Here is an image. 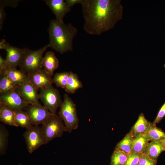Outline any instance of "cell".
Segmentation results:
<instances>
[{
    "instance_id": "1",
    "label": "cell",
    "mask_w": 165,
    "mask_h": 165,
    "mask_svg": "<svg viewBox=\"0 0 165 165\" xmlns=\"http://www.w3.org/2000/svg\"><path fill=\"white\" fill-rule=\"evenodd\" d=\"M84 20V31L100 35L112 29L123 18L120 0H82L81 4Z\"/></svg>"
},
{
    "instance_id": "2",
    "label": "cell",
    "mask_w": 165,
    "mask_h": 165,
    "mask_svg": "<svg viewBox=\"0 0 165 165\" xmlns=\"http://www.w3.org/2000/svg\"><path fill=\"white\" fill-rule=\"evenodd\" d=\"M48 31L50 47L61 54L73 50V41L78 30L71 23L65 24L63 21L53 19Z\"/></svg>"
},
{
    "instance_id": "3",
    "label": "cell",
    "mask_w": 165,
    "mask_h": 165,
    "mask_svg": "<svg viewBox=\"0 0 165 165\" xmlns=\"http://www.w3.org/2000/svg\"><path fill=\"white\" fill-rule=\"evenodd\" d=\"M58 116L63 121L65 127V132L71 133L79 127L75 104L67 94L64 95V100L60 107Z\"/></svg>"
},
{
    "instance_id": "4",
    "label": "cell",
    "mask_w": 165,
    "mask_h": 165,
    "mask_svg": "<svg viewBox=\"0 0 165 165\" xmlns=\"http://www.w3.org/2000/svg\"><path fill=\"white\" fill-rule=\"evenodd\" d=\"M49 47L48 44L36 50L26 48L25 53L19 66L20 70L28 74L42 69L43 55Z\"/></svg>"
},
{
    "instance_id": "5",
    "label": "cell",
    "mask_w": 165,
    "mask_h": 165,
    "mask_svg": "<svg viewBox=\"0 0 165 165\" xmlns=\"http://www.w3.org/2000/svg\"><path fill=\"white\" fill-rule=\"evenodd\" d=\"M41 127L47 144L55 138L61 137L65 132L63 121L56 114H53Z\"/></svg>"
},
{
    "instance_id": "6",
    "label": "cell",
    "mask_w": 165,
    "mask_h": 165,
    "mask_svg": "<svg viewBox=\"0 0 165 165\" xmlns=\"http://www.w3.org/2000/svg\"><path fill=\"white\" fill-rule=\"evenodd\" d=\"M39 97L44 106L53 114L63 102L59 91L52 85L41 89Z\"/></svg>"
},
{
    "instance_id": "7",
    "label": "cell",
    "mask_w": 165,
    "mask_h": 165,
    "mask_svg": "<svg viewBox=\"0 0 165 165\" xmlns=\"http://www.w3.org/2000/svg\"><path fill=\"white\" fill-rule=\"evenodd\" d=\"M28 152L31 153L41 145L46 144L41 127L33 126L24 134Z\"/></svg>"
},
{
    "instance_id": "8",
    "label": "cell",
    "mask_w": 165,
    "mask_h": 165,
    "mask_svg": "<svg viewBox=\"0 0 165 165\" xmlns=\"http://www.w3.org/2000/svg\"><path fill=\"white\" fill-rule=\"evenodd\" d=\"M26 111L30 121L33 126L42 125L53 114L41 105H29Z\"/></svg>"
},
{
    "instance_id": "9",
    "label": "cell",
    "mask_w": 165,
    "mask_h": 165,
    "mask_svg": "<svg viewBox=\"0 0 165 165\" xmlns=\"http://www.w3.org/2000/svg\"><path fill=\"white\" fill-rule=\"evenodd\" d=\"M0 103L7 105L15 112L26 110L29 105L22 99L17 89L7 93L0 94Z\"/></svg>"
},
{
    "instance_id": "10",
    "label": "cell",
    "mask_w": 165,
    "mask_h": 165,
    "mask_svg": "<svg viewBox=\"0 0 165 165\" xmlns=\"http://www.w3.org/2000/svg\"><path fill=\"white\" fill-rule=\"evenodd\" d=\"M22 99L29 105H41L38 90L28 80L19 85L17 88Z\"/></svg>"
},
{
    "instance_id": "11",
    "label": "cell",
    "mask_w": 165,
    "mask_h": 165,
    "mask_svg": "<svg viewBox=\"0 0 165 165\" xmlns=\"http://www.w3.org/2000/svg\"><path fill=\"white\" fill-rule=\"evenodd\" d=\"M28 80L38 90L52 85L51 76L43 69L27 74Z\"/></svg>"
},
{
    "instance_id": "12",
    "label": "cell",
    "mask_w": 165,
    "mask_h": 165,
    "mask_svg": "<svg viewBox=\"0 0 165 165\" xmlns=\"http://www.w3.org/2000/svg\"><path fill=\"white\" fill-rule=\"evenodd\" d=\"M5 50L6 52L5 59L7 63L10 67L16 68L21 62L26 48L20 49L6 43Z\"/></svg>"
},
{
    "instance_id": "13",
    "label": "cell",
    "mask_w": 165,
    "mask_h": 165,
    "mask_svg": "<svg viewBox=\"0 0 165 165\" xmlns=\"http://www.w3.org/2000/svg\"><path fill=\"white\" fill-rule=\"evenodd\" d=\"M45 2L55 15L56 19L59 21H63L64 16L71 9L65 0H47Z\"/></svg>"
},
{
    "instance_id": "14",
    "label": "cell",
    "mask_w": 165,
    "mask_h": 165,
    "mask_svg": "<svg viewBox=\"0 0 165 165\" xmlns=\"http://www.w3.org/2000/svg\"><path fill=\"white\" fill-rule=\"evenodd\" d=\"M59 60L52 51L47 52L43 57L42 65L45 71L51 76L59 66Z\"/></svg>"
},
{
    "instance_id": "15",
    "label": "cell",
    "mask_w": 165,
    "mask_h": 165,
    "mask_svg": "<svg viewBox=\"0 0 165 165\" xmlns=\"http://www.w3.org/2000/svg\"><path fill=\"white\" fill-rule=\"evenodd\" d=\"M0 74H4L13 82L18 85L28 80L27 74L16 68L8 67L0 72Z\"/></svg>"
},
{
    "instance_id": "16",
    "label": "cell",
    "mask_w": 165,
    "mask_h": 165,
    "mask_svg": "<svg viewBox=\"0 0 165 165\" xmlns=\"http://www.w3.org/2000/svg\"><path fill=\"white\" fill-rule=\"evenodd\" d=\"M151 123L145 118L143 113H141L137 120L130 130L133 137L145 134Z\"/></svg>"
},
{
    "instance_id": "17",
    "label": "cell",
    "mask_w": 165,
    "mask_h": 165,
    "mask_svg": "<svg viewBox=\"0 0 165 165\" xmlns=\"http://www.w3.org/2000/svg\"><path fill=\"white\" fill-rule=\"evenodd\" d=\"M15 112L5 104L0 103V121L6 124L18 127L15 121Z\"/></svg>"
},
{
    "instance_id": "18",
    "label": "cell",
    "mask_w": 165,
    "mask_h": 165,
    "mask_svg": "<svg viewBox=\"0 0 165 165\" xmlns=\"http://www.w3.org/2000/svg\"><path fill=\"white\" fill-rule=\"evenodd\" d=\"M149 141L145 134L133 137L131 146L132 152L139 154L144 153L149 143Z\"/></svg>"
},
{
    "instance_id": "19",
    "label": "cell",
    "mask_w": 165,
    "mask_h": 165,
    "mask_svg": "<svg viewBox=\"0 0 165 165\" xmlns=\"http://www.w3.org/2000/svg\"><path fill=\"white\" fill-rule=\"evenodd\" d=\"M145 134L151 141H161L165 139V132L153 123H151Z\"/></svg>"
},
{
    "instance_id": "20",
    "label": "cell",
    "mask_w": 165,
    "mask_h": 165,
    "mask_svg": "<svg viewBox=\"0 0 165 165\" xmlns=\"http://www.w3.org/2000/svg\"><path fill=\"white\" fill-rule=\"evenodd\" d=\"M164 151L160 141L149 142L144 152L151 159L157 160L160 154Z\"/></svg>"
},
{
    "instance_id": "21",
    "label": "cell",
    "mask_w": 165,
    "mask_h": 165,
    "mask_svg": "<svg viewBox=\"0 0 165 165\" xmlns=\"http://www.w3.org/2000/svg\"><path fill=\"white\" fill-rule=\"evenodd\" d=\"M82 87V84L78 76L72 72H69L67 85L64 89L65 91L69 94H73Z\"/></svg>"
},
{
    "instance_id": "22",
    "label": "cell",
    "mask_w": 165,
    "mask_h": 165,
    "mask_svg": "<svg viewBox=\"0 0 165 165\" xmlns=\"http://www.w3.org/2000/svg\"><path fill=\"white\" fill-rule=\"evenodd\" d=\"M15 121L17 127L28 129L33 125L31 124L26 111L23 110L15 112Z\"/></svg>"
},
{
    "instance_id": "23",
    "label": "cell",
    "mask_w": 165,
    "mask_h": 165,
    "mask_svg": "<svg viewBox=\"0 0 165 165\" xmlns=\"http://www.w3.org/2000/svg\"><path fill=\"white\" fill-rule=\"evenodd\" d=\"M0 93H7L17 89L18 85L4 74H0Z\"/></svg>"
},
{
    "instance_id": "24",
    "label": "cell",
    "mask_w": 165,
    "mask_h": 165,
    "mask_svg": "<svg viewBox=\"0 0 165 165\" xmlns=\"http://www.w3.org/2000/svg\"><path fill=\"white\" fill-rule=\"evenodd\" d=\"M133 137L130 131L116 145L115 148L128 154L132 152L131 146Z\"/></svg>"
},
{
    "instance_id": "25",
    "label": "cell",
    "mask_w": 165,
    "mask_h": 165,
    "mask_svg": "<svg viewBox=\"0 0 165 165\" xmlns=\"http://www.w3.org/2000/svg\"><path fill=\"white\" fill-rule=\"evenodd\" d=\"M128 154L115 148L111 156L110 165H123L127 160Z\"/></svg>"
},
{
    "instance_id": "26",
    "label": "cell",
    "mask_w": 165,
    "mask_h": 165,
    "mask_svg": "<svg viewBox=\"0 0 165 165\" xmlns=\"http://www.w3.org/2000/svg\"><path fill=\"white\" fill-rule=\"evenodd\" d=\"M69 75V72L57 73L52 78L53 82L57 86L65 89L67 85Z\"/></svg>"
},
{
    "instance_id": "27",
    "label": "cell",
    "mask_w": 165,
    "mask_h": 165,
    "mask_svg": "<svg viewBox=\"0 0 165 165\" xmlns=\"http://www.w3.org/2000/svg\"><path fill=\"white\" fill-rule=\"evenodd\" d=\"M8 132L2 124L0 125V154H4L7 147L8 142Z\"/></svg>"
},
{
    "instance_id": "28",
    "label": "cell",
    "mask_w": 165,
    "mask_h": 165,
    "mask_svg": "<svg viewBox=\"0 0 165 165\" xmlns=\"http://www.w3.org/2000/svg\"><path fill=\"white\" fill-rule=\"evenodd\" d=\"M140 154L134 152L128 154L127 160L123 165H138Z\"/></svg>"
},
{
    "instance_id": "29",
    "label": "cell",
    "mask_w": 165,
    "mask_h": 165,
    "mask_svg": "<svg viewBox=\"0 0 165 165\" xmlns=\"http://www.w3.org/2000/svg\"><path fill=\"white\" fill-rule=\"evenodd\" d=\"M157 160L150 158L144 153L140 154L138 165H156Z\"/></svg>"
},
{
    "instance_id": "30",
    "label": "cell",
    "mask_w": 165,
    "mask_h": 165,
    "mask_svg": "<svg viewBox=\"0 0 165 165\" xmlns=\"http://www.w3.org/2000/svg\"><path fill=\"white\" fill-rule=\"evenodd\" d=\"M165 116V102L160 109L157 116L153 123L156 124L159 123Z\"/></svg>"
},
{
    "instance_id": "31",
    "label": "cell",
    "mask_w": 165,
    "mask_h": 165,
    "mask_svg": "<svg viewBox=\"0 0 165 165\" xmlns=\"http://www.w3.org/2000/svg\"><path fill=\"white\" fill-rule=\"evenodd\" d=\"M5 6L0 3V29L1 30L2 28L4 20L6 16V13L4 10Z\"/></svg>"
},
{
    "instance_id": "32",
    "label": "cell",
    "mask_w": 165,
    "mask_h": 165,
    "mask_svg": "<svg viewBox=\"0 0 165 165\" xmlns=\"http://www.w3.org/2000/svg\"><path fill=\"white\" fill-rule=\"evenodd\" d=\"M8 67H10L5 59L0 55V72H1Z\"/></svg>"
},
{
    "instance_id": "33",
    "label": "cell",
    "mask_w": 165,
    "mask_h": 165,
    "mask_svg": "<svg viewBox=\"0 0 165 165\" xmlns=\"http://www.w3.org/2000/svg\"><path fill=\"white\" fill-rule=\"evenodd\" d=\"M82 0H66L65 1L68 6L70 8L76 4H81Z\"/></svg>"
},
{
    "instance_id": "34",
    "label": "cell",
    "mask_w": 165,
    "mask_h": 165,
    "mask_svg": "<svg viewBox=\"0 0 165 165\" xmlns=\"http://www.w3.org/2000/svg\"><path fill=\"white\" fill-rule=\"evenodd\" d=\"M6 43V42L4 39H2L1 41L0 42V50H5Z\"/></svg>"
},
{
    "instance_id": "35",
    "label": "cell",
    "mask_w": 165,
    "mask_h": 165,
    "mask_svg": "<svg viewBox=\"0 0 165 165\" xmlns=\"http://www.w3.org/2000/svg\"><path fill=\"white\" fill-rule=\"evenodd\" d=\"M162 145L164 151H165V139L160 141Z\"/></svg>"
},
{
    "instance_id": "36",
    "label": "cell",
    "mask_w": 165,
    "mask_h": 165,
    "mask_svg": "<svg viewBox=\"0 0 165 165\" xmlns=\"http://www.w3.org/2000/svg\"><path fill=\"white\" fill-rule=\"evenodd\" d=\"M163 67H164V68H165V64H164V65H163Z\"/></svg>"
}]
</instances>
